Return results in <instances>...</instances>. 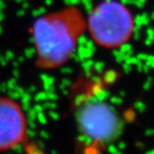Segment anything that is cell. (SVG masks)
I'll return each instance as SVG.
<instances>
[{"label":"cell","instance_id":"6da1fadb","mask_svg":"<svg viewBox=\"0 0 154 154\" xmlns=\"http://www.w3.org/2000/svg\"><path fill=\"white\" fill-rule=\"evenodd\" d=\"M85 31L86 19L75 7L38 18L32 28L36 65L40 69L53 70L68 62Z\"/></svg>","mask_w":154,"mask_h":154},{"label":"cell","instance_id":"7a4b0ae2","mask_svg":"<svg viewBox=\"0 0 154 154\" xmlns=\"http://www.w3.org/2000/svg\"><path fill=\"white\" fill-rule=\"evenodd\" d=\"M135 29L134 17L124 4L106 0L86 18V30L93 41L104 48H117L127 43Z\"/></svg>","mask_w":154,"mask_h":154},{"label":"cell","instance_id":"3957f363","mask_svg":"<svg viewBox=\"0 0 154 154\" xmlns=\"http://www.w3.org/2000/svg\"><path fill=\"white\" fill-rule=\"evenodd\" d=\"M107 95H80L75 100V118L81 136L93 142L109 143L119 137L124 122L116 109L106 100Z\"/></svg>","mask_w":154,"mask_h":154},{"label":"cell","instance_id":"277c9868","mask_svg":"<svg viewBox=\"0 0 154 154\" xmlns=\"http://www.w3.org/2000/svg\"><path fill=\"white\" fill-rule=\"evenodd\" d=\"M26 128V117L21 106L11 97H0V150L20 144Z\"/></svg>","mask_w":154,"mask_h":154},{"label":"cell","instance_id":"5b68a950","mask_svg":"<svg viewBox=\"0 0 154 154\" xmlns=\"http://www.w3.org/2000/svg\"><path fill=\"white\" fill-rule=\"evenodd\" d=\"M118 149L114 146V145H109V147H108V151L111 153V154H114L115 152H116V150H117Z\"/></svg>","mask_w":154,"mask_h":154},{"label":"cell","instance_id":"8992f818","mask_svg":"<svg viewBox=\"0 0 154 154\" xmlns=\"http://www.w3.org/2000/svg\"><path fill=\"white\" fill-rule=\"evenodd\" d=\"M125 147H126V145H125V143L124 142V141H121V142H119V144H118V149H125Z\"/></svg>","mask_w":154,"mask_h":154},{"label":"cell","instance_id":"52a82bcc","mask_svg":"<svg viewBox=\"0 0 154 154\" xmlns=\"http://www.w3.org/2000/svg\"><path fill=\"white\" fill-rule=\"evenodd\" d=\"M153 134H154V131H153L152 129H149V130H147V131L145 132V135H146V136H148V137L152 136Z\"/></svg>","mask_w":154,"mask_h":154},{"label":"cell","instance_id":"ba28073f","mask_svg":"<svg viewBox=\"0 0 154 154\" xmlns=\"http://www.w3.org/2000/svg\"><path fill=\"white\" fill-rule=\"evenodd\" d=\"M146 154H154V149H152V150H150V151H148Z\"/></svg>","mask_w":154,"mask_h":154},{"label":"cell","instance_id":"9c48e42d","mask_svg":"<svg viewBox=\"0 0 154 154\" xmlns=\"http://www.w3.org/2000/svg\"><path fill=\"white\" fill-rule=\"evenodd\" d=\"M114 154H123V153H122V152H121V151H120L119 149H117V150H116V152H115Z\"/></svg>","mask_w":154,"mask_h":154}]
</instances>
